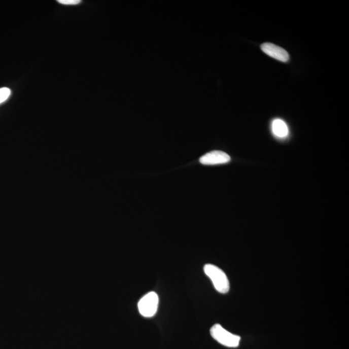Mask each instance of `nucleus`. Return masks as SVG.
I'll return each mask as SVG.
<instances>
[{"mask_svg":"<svg viewBox=\"0 0 349 349\" xmlns=\"http://www.w3.org/2000/svg\"><path fill=\"white\" fill-rule=\"evenodd\" d=\"M159 296L155 292L146 294L138 303L139 312L145 318H152L156 313L159 306Z\"/></svg>","mask_w":349,"mask_h":349,"instance_id":"nucleus-3","label":"nucleus"},{"mask_svg":"<svg viewBox=\"0 0 349 349\" xmlns=\"http://www.w3.org/2000/svg\"><path fill=\"white\" fill-rule=\"evenodd\" d=\"M262 51L266 55L281 61L283 62H287L289 60V55L288 52L284 48L272 43H265L261 45Z\"/></svg>","mask_w":349,"mask_h":349,"instance_id":"nucleus-5","label":"nucleus"},{"mask_svg":"<svg viewBox=\"0 0 349 349\" xmlns=\"http://www.w3.org/2000/svg\"><path fill=\"white\" fill-rule=\"evenodd\" d=\"M58 2L61 4L67 5V6H73L80 3V0H58Z\"/></svg>","mask_w":349,"mask_h":349,"instance_id":"nucleus-8","label":"nucleus"},{"mask_svg":"<svg viewBox=\"0 0 349 349\" xmlns=\"http://www.w3.org/2000/svg\"><path fill=\"white\" fill-rule=\"evenodd\" d=\"M205 274L211 280L216 291L221 294L229 292L230 282L226 273L218 266L206 264L204 266Z\"/></svg>","mask_w":349,"mask_h":349,"instance_id":"nucleus-1","label":"nucleus"},{"mask_svg":"<svg viewBox=\"0 0 349 349\" xmlns=\"http://www.w3.org/2000/svg\"><path fill=\"white\" fill-rule=\"evenodd\" d=\"M10 95L11 90L8 87L0 89V103L4 102Z\"/></svg>","mask_w":349,"mask_h":349,"instance_id":"nucleus-7","label":"nucleus"},{"mask_svg":"<svg viewBox=\"0 0 349 349\" xmlns=\"http://www.w3.org/2000/svg\"><path fill=\"white\" fill-rule=\"evenodd\" d=\"M230 159L229 155L225 152L212 151L200 157L199 161L204 165H217L228 163Z\"/></svg>","mask_w":349,"mask_h":349,"instance_id":"nucleus-4","label":"nucleus"},{"mask_svg":"<svg viewBox=\"0 0 349 349\" xmlns=\"http://www.w3.org/2000/svg\"><path fill=\"white\" fill-rule=\"evenodd\" d=\"M273 133L279 138L286 137L289 134V128L285 122L280 119L273 120L272 124Z\"/></svg>","mask_w":349,"mask_h":349,"instance_id":"nucleus-6","label":"nucleus"},{"mask_svg":"<svg viewBox=\"0 0 349 349\" xmlns=\"http://www.w3.org/2000/svg\"><path fill=\"white\" fill-rule=\"evenodd\" d=\"M211 334L212 338L221 345L233 348L237 347L239 345L240 337L230 333V332L224 329L221 325H214L211 328Z\"/></svg>","mask_w":349,"mask_h":349,"instance_id":"nucleus-2","label":"nucleus"}]
</instances>
